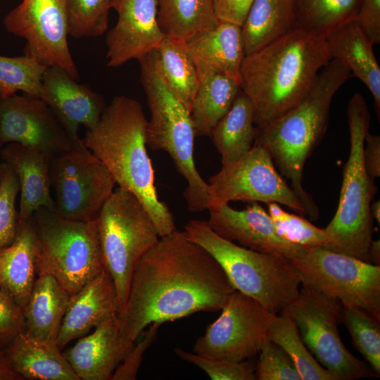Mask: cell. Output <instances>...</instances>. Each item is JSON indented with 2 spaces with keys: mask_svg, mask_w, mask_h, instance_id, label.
<instances>
[{
  "mask_svg": "<svg viewBox=\"0 0 380 380\" xmlns=\"http://www.w3.org/2000/svg\"><path fill=\"white\" fill-rule=\"evenodd\" d=\"M235 290L216 260L176 229L160 236L137 263L118 313L120 333L134 344L153 322L221 310Z\"/></svg>",
  "mask_w": 380,
  "mask_h": 380,
  "instance_id": "obj_1",
  "label": "cell"
},
{
  "mask_svg": "<svg viewBox=\"0 0 380 380\" xmlns=\"http://www.w3.org/2000/svg\"><path fill=\"white\" fill-rule=\"evenodd\" d=\"M331 59L325 37L297 27L246 56L241 89L253 103L256 127L300 103Z\"/></svg>",
  "mask_w": 380,
  "mask_h": 380,
  "instance_id": "obj_2",
  "label": "cell"
},
{
  "mask_svg": "<svg viewBox=\"0 0 380 380\" xmlns=\"http://www.w3.org/2000/svg\"><path fill=\"white\" fill-rule=\"evenodd\" d=\"M147 125L140 103L118 96L106 106L98 123L87 129L82 140L107 167L118 186L140 200L163 236L176 227L171 211L158 196L146 150Z\"/></svg>",
  "mask_w": 380,
  "mask_h": 380,
  "instance_id": "obj_3",
  "label": "cell"
},
{
  "mask_svg": "<svg viewBox=\"0 0 380 380\" xmlns=\"http://www.w3.org/2000/svg\"><path fill=\"white\" fill-rule=\"evenodd\" d=\"M351 76L345 64L331 59L319 71L300 103L267 125L258 127L254 144L268 151L312 220H317L319 213L312 197L303 186L305 164L326 132L336 92Z\"/></svg>",
  "mask_w": 380,
  "mask_h": 380,
  "instance_id": "obj_4",
  "label": "cell"
},
{
  "mask_svg": "<svg viewBox=\"0 0 380 380\" xmlns=\"http://www.w3.org/2000/svg\"><path fill=\"white\" fill-rule=\"evenodd\" d=\"M141 82L151 118L148 121L146 145L153 151H164L172 158L178 172L186 180L184 191L188 210L197 213L214 205L210 186L199 175L194 160L195 134L190 112L175 95L153 55L139 61Z\"/></svg>",
  "mask_w": 380,
  "mask_h": 380,
  "instance_id": "obj_5",
  "label": "cell"
},
{
  "mask_svg": "<svg viewBox=\"0 0 380 380\" xmlns=\"http://www.w3.org/2000/svg\"><path fill=\"white\" fill-rule=\"evenodd\" d=\"M349 155L343 169L338 205L334 217L324 228L331 240L327 249L370 262L374 220L370 205L377 191L367 173L362 158L365 138L369 132L370 114L360 93L350 99L347 108Z\"/></svg>",
  "mask_w": 380,
  "mask_h": 380,
  "instance_id": "obj_6",
  "label": "cell"
},
{
  "mask_svg": "<svg viewBox=\"0 0 380 380\" xmlns=\"http://www.w3.org/2000/svg\"><path fill=\"white\" fill-rule=\"evenodd\" d=\"M184 232L216 260L236 291L272 313L279 314L298 295L300 279L289 258L236 245L216 234L208 221L190 220Z\"/></svg>",
  "mask_w": 380,
  "mask_h": 380,
  "instance_id": "obj_7",
  "label": "cell"
},
{
  "mask_svg": "<svg viewBox=\"0 0 380 380\" xmlns=\"http://www.w3.org/2000/svg\"><path fill=\"white\" fill-rule=\"evenodd\" d=\"M96 222L102 259L113 281L119 313L137 263L160 236L140 200L120 186L103 205Z\"/></svg>",
  "mask_w": 380,
  "mask_h": 380,
  "instance_id": "obj_8",
  "label": "cell"
},
{
  "mask_svg": "<svg viewBox=\"0 0 380 380\" xmlns=\"http://www.w3.org/2000/svg\"><path fill=\"white\" fill-rule=\"evenodd\" d=\"M32 217L39 244L37 275L53 276L71 296L105 268L96 218L69 220L45 207Z\"/></svg>",
  "mask_w": 380,
  "mask_h": 380,
  "instance_id": "obj_9",
  "label": "cell"
},
{
  "mask_svg": "<svg viewBox=\"0 0 380 380\" xmlns=\"http://www.w3.org/2000/svg\"><path fill=\"white\" fill-rule=\"evenodd\" d=\"M297 297L285 308L317 361L337 380L379 377L344 346L339 332L343 305L334 297L301 284Z\"/></svg>",
  "mask_w": 380,
  "mask_h": 380,
  "instance_id": "obj_10",
  "label": "cell"
},
{
  "mask_svg": "<svg viewBox=\"0 0 380 380\" xmlns=\"http://www.w3.org/2000/svg\"><path fill=\"white\" fill-rule=\"evenodd\" d=\"M50 177L54 211L73 221L96 219L116 184L107 167L81 139L51 158Z\"/></svg>",
  "mask_w": 380,
  "mask_h": 380,
  "instance_id": "obj_11",
  "label": "cell"
},
{
  "mask_svg": "<svg viewBox=\"0 0 380 380\" xmlns=\"http://www.w3.org/2000/svg\"><path fill=\"white\" fill-rule=\"evenodd\" d=\"M291 261L301 284L380 319V265L322 247L307 248L303 258Z\"/></svg>",
  "mask_w": 380,
  "mask_h": 380,
  "instance_id": "obj_12",
  "label": "cell"
},
{
  "mask_svg": "<svg viewBox=\"0 0 380 380\" xmlns=\"http://www.w3.org/2000/svg\"><path fill=\"white\" fill-rule=\"evenodd\" d=\"M221 310L220 317L196 340L194 353L234 362L254 358L276 315L236 290Z\"/></svg>",
  "mask_w": 380,
  "mask_h": 380,
  "instance_id": "obj_13",
  "label": "cell"
},
{
  "mask_svg": "<svg viewBox=\"0 0 380 380\" xmlns=\"http://www.w3.org/2000/svg\"><path fill=\"white\" fill-rule=\"evenodd\" d=\"M4 24L8 32L25 39L24 54L79 80L68 44V0H22L6 15Z\"/></svg>",
  "mask_w": 380,
  "mask_h": 380,
  "instance_id": "obj_14",
  "label": "cell"
},
{
  "mask_svg": "<svg viewBox=\"0 0 380 380\" xmlns=\"http://www.w3.org/2000/svg\"><path fill=\"white\" fill-rule=\"evenodd\" d=\"M208 184L214 200L213 208L236 201L277 203L302 216L307 215L303 203L277 170L268 151L258 144H253L234 163L222 166Z\"/></svg>",
  "mask_w": 380,
  "mask_h": 380,
  "instance_id": "obj_15",
  "label": "cell"
},
{
  "mask_svg": "<svg viewBox=\"0 0 380 380\" xmlns=\"http://www.w3.org/2000/svg\"><path fill=\"white\" fill-rule=\"evenodd\" d=\"M72 137L40 98L22 93L0 101V141L15 143L50 158L70 148Z\"/></svg>",
  "mask_w": 380,
  "mask_h": 380,
  "instance_id": "obj_16",
  "label": "cell"
},
{
  "mask_svg": "<svg viewBox=\"0 0 380 380\" xmlns=\"http://www.w3.org/2000/svg\"><path fill=\"white\" fill-rule=\"evenodd\" d=\"M208 210L210 227L228 241L291 260H298L306 253L307 248L291 243L278 234L268 212L258 202H252L242 210L232 208L229 203L220 204Z\"/></svg>",
  "mask_w": 380,
  "mask_h": 380,
  "instance_id": "obj_17",
  "label": "cell"
},
{
  "mask_svg": "<svg viewBox=\"0 0 380 380\" xmlns=\"http://www.w3.org/2000/svg\"><path fill=\"white\" fill-rule=\"evenodd\" d=\"M118 15L107 33V65L118 68L156 50L165 37L158 20L157 0H113Z\"/></svg>",
  "mask_w": 380,
  "mask_h": 380,
  "instance_id": "obj_18",
  "label": "cell"
},
{
  "mask_svg": "<svg viewBox=\"0 0 380 380\" xmlns=\"http://www.w3.org/2000/svg\"><path fill=\"white\" fill-rule=\"evenodd\" d=\"M41 99L74 138H80L78 129L93 128L106 108L103 96L89 87L77 82L59 67H49L42 81Z\"/></svg>",
  "mask_w": 380,
  "mask_h": 380,
  "instance_id": "obj_19",
  "label": "cell"
},
{
  "mask_svg": "<svg viewBox=\"0 0 380 380\" xmlns=\"http://www.w3.org/2000/svg\"><path fill=\"white\" fill-rule=\"evenodd\" d=\"M134 344L123 338L117 314L63 354L80 380H110Z\"/></svg>",
  "mask_w": 380,
  "mask_h": 380,
  "instance_id": "obj_20",
  "label": "cell"
},
{
  "mask_svg": "<svg viewBox=\"0 0 380 380\" xmlns=\"http://www.w3.org/2000/svg\"><path fill=\"white\" fill-rule=\"evenodd\" d=\"M118 314L112 277L104 268L70 296L56 344L62 350L70 341Z\"/></svg>",
  "mask_w": 380,
  "mask_h": 380,
  "instance_id": "obj_21",
  "label": "cell"
},
{
  "mask_svg": "<svg viewBox=\"0 0 380 380\" xmlns=\"http://www.w3.org/2000/svg\"><path fill=\"white\" fill-rule=\"evenodd\" d=\"M1 158L18 179V222L30 218L42 207L54 210L55 203L50 191L49 157L18 144L9 143L1 148Z\"/></svg>",
  "mask_w": 380,
  "mask_h": 380,
  "instance_id": "obj_22",
  "label": "cell"
},
{
  "mask_svg": "<svg viewBox=\"0 0 380 380\" xmlns=\"http://www.w3.org/2000/svg\"><path fill=\"white\" fill-rule=\"evenodd\" d=\"M38 250L32 216L18 222L14 241L0 249V289L11 295L22 309L37 278Z\"/></svg>",
  "mask_w": 380,
  "mask_h": 380,
  "instance_id": "obj_23",
  "label": "cell"
},
{
  "mask_svg": "<svg viewBox=\"0 0 380 380\" xmlns=\"http://www.w3.org/2000/svg\"><path fill=\"white\" fill-rule=\"evenodd\" d=\"M329 56L345 64L352 75L367 87L374 99L375 112L380 116V68L372 44L355 20L338 28L326 38Z\"/></svg>",
  "mask_w": 380,
  "mask_h": 380,
  "instance_id": "obj_24",
  "label": "cell"
},
{
  "mask_svg": "<svg viewBox=\"0 0 380 380\" xmlns=\"http://www.w3.org/2000/svg\"><path fill=\"white\" fill-rule=\"evenodd\" d=\"M4 356L23 379L80 380L56 343L18 333L9 343Z\"/></svg>",
  "mask_w": 380,
  "mask_h": 380,
  "instance_id": "obj_25",
  "label": "cell"
},
{
  "mask_svg": "<svg viewBox=\"0 0 380 380\" xmlns=\"http://www.w3.org/2000/svg\"><path fill=\"white\" fill-rule=\"evenodd\" d=\"M70 296L53 276L37 275L23 308L24 332L33 338L56 343Z\"/></svg>",
  "mask_w": 380,
  "mask_h": 380,
  "instance_id": "obj_26",
  "label": "cell"
},
{
  "mask_svg": "<svg viewBox=\"0 0 380 380\" xmlns=\"http://www.w3.org/2000/svg\"><path fill=\"white\" fill-rule=\"evenodd\" d=\"M192 58L198 72V85L191 104V118L196 137L210 136L213 128L231 108L241 85L198 59Z\"/></svg>",
  "mask_w": 380,
  "mask_h": 380,
  "instance_id": "obj_27",
  "label": "cell"
},
{
  "mask_svg": "<svg viewBox=\"0 0 380 380\" xmlns=\"http://www.w3.org/2000/svg\"><path fill=\"white\" fill-rule=\"evenodd\" d=\"M192 58L232 78L241 85V71L246 56L241 27L219 21L214 28L185 44Z\"/></svg>",
  "mask_w": 380,
  "mask_h": 380,
  "instance_id": "obj_28",
  "label": "cell"
},
{
  "mask_svg": "<svg viewBox=\"0 0 380 380\" xmlns=\"http://www.w3.org/2000/svg\"><path fill=\"white\" fill-rule=\"evenodd\" d=\"M257 132L254 107L241 89L210 134L221 156L222 166L232 165L246 155L253 147Z\"/></svg>",
  "mask_w": 380,
  "mask_h": 380,
  "instance_id": "obj_29",
  "label": "cell"
},
{
  "mask_svg": "<svg viewBox=\"0 0 380 380\" xmlns=\"http://www.w3.org/2000/svg\"><path fill=\"white\" fill-rule=\"evenodd\" d=\"M296 0H255L241 27L246 56L296 28Z\"/></svg>",
  "mask_w": 380,
  "mask_h": 380,
  "instance_id": "obj_30",
  "label": "cell"
},
{
  "mask_svg": "<svg viewBox=\"0 0 380 380\" xmlns=\"http://www.w3.org/2000/svg\"><path fill=\"white\" fill-rule=\"evenodd\" d=\"M158 25L165 37L186 44L219 23L213 0H157Z\"/></svg>",
  "mask_w": 380,
  "mask_h": 380,
  "instance_id": "obj_31",
  "label": "cell"
},
{
  "mask_svg": "<svg viewBox=\"0 0 380 380\" xmlns=\"http://www.w3.org/2000/svg\"><path fill=\"white\" fill-rule=\"evenodd\" d=\"M156 51L167 84L190 112L198 85V76L185 44L165 37Z\"/></svg>",
  "mask_w": 380,
  "mask_h": 380,
  "instance_id": "obj_32",
  "label": "cell"
},
{
  "mask_svg": "<svg viewBox=\"0 0 380 380\" xmlns=\"http://www.w3.org/2000/svg\"><path fill=\"white\" fill-rule=\"evenodd\" d=\"M267 337L286 353L302 380H337L310 352L293 319L286 309L276 315L268 329Z\"/></svg>",
  "mask_w": 380,
  "mask_h": 380,
  "instance_id": "obj_33",
  "label": "cell"
},
{
  "mask_svg": "<svg viewBox=\"0 0 380 380\" xmlns=\"http://www.w3.org/2000/svg\"><path fill=\"white\" fill-rule=\"evenodd\" d=\"M359 0H296V27L327 37L355 20Z\"/></svg>",
  "mask_w": 380,
  "mask_h": 380,
  "instance_id": "obj_34",
  "label": "cell"
},
{
  "mask_svg": "<svg viewBox=\"0 0 380 380\" xmlns=\"http://www.w3.org/2000/svg\"><path fill=\"white\" fill-rule=\"evenodd\" d=\"M47 67L25 54L0 56V94L2 98L18 91L41 99L42 81Z\"/></svg>",
  "mask_w": 380,
  "mask_h": 380,
  "instance_id": "obj_35",
  "label": "cell"
},
{
  "mask_svg": "<svg viewBox=\"0 0 380 380\" xmlns=\"http://www.w3.org/2000/svg\"><path fill=\"white\" fill-rule=\"evenodd\" d=\"M341 322L347 327L357 350L380 375V319L354 306H343Z\"/></svg>",
  "mask_w": 380,
  "mask_h": 380,
  "instance_id": "obj_36",
  "label": "cell"
},
{
  "mask_svg": "<svg viewBox=\"0 0 380 380\" xmlns=\"http://www.w3.org/2000/svg\"><path fill=\"white\" fill-rule=\"evenodd\" d=\"M267 210L277 232L285 240L305 248H327L330 244L324 229L317 227L302 215L289 213L277 203H267Z\"/></svg>",
  "mask_w": 380,
  "mask_h": 380,
  "instance_id": "obj_37",
  "label": "cell"
},
{
  "mask_svg": "<svg viewBox=\"0 0 380 380\" xmlns=\"http://www.w3.org/2000/svg\"><path fill=\"white\" fill-rule=\"evenodd\" d=\"M113 0H68L69 35L94 37L107 31Z\"/></svg>",
  "mask_w": 380,
  "mask_h": 380,
  "instance_id": "obj_38",
  "label": "cell"
},
{
  "mask_svg": "<svg viewBox=\"0 0 380 380\" xmlns=\"http://www.w3.org/2000/svg\"><path fill=\"white\" fill-rule=\"evenodd\" d=\"M20 191L18 177L12 168L1 162L0 177V249L9 246L18 230V212L15 202Z\"/></svg>",
  "mask_w": 380,
  "mask_h": 380,
  "instance_id": "obj_39",
  "label": "cell"
},
{
  "mask_svg": "<svg viewBox=\"0 0 380 380\" xmlns=\"http://www.w3.org/2000/svg\"><path fill=\"white\" fill-rule=\"evenodd\" d=\"M175 354L182 360L203 370L213 380H255V362L253 358L241 362L210 358L180 348Z\"/></svg>",
  "mask_w": 380,
  "mask_h": 380,
  "instance_id": "obj_40",
  "label": "cell"
},
{
  "mask_svg": "<svg viewBox=\"0 0 380 380\" xmlns=\"http://www.w3.org/2000/svg\"><path fill=\"white\" fill-rule=\"evenodd\" d=\"M255 379L302 380L296 366L286 353L267 337L258 353Z\"/></svg>",
  "mask_w": 380,
  "mask_h": 380,
  "instance_id": "obj_41",
  "label": "cell"
},
{
  "mask_svg": "<svg viewBox=\"0 0 380 380\" xmlns=\"http://www.w3.org/2000/svg\"><path fill=\"white\" fill-rule=\"evenodd\" d=\"M161 324L153 322L148 326L140 341L134 344L118 366L110 380H134L143 360L144 355L157 337Z\"/></svg>",
  "mask_w": 380,
  "mask_h": 380,
  "instance_id": "obj_42",
  "label": "cell"
},
{
  "mask_svg": "<svg viewBox=\"0 0 380 380\" xmlns=\"http://www.w3.org/2000/svg\"><path fill=\"white\" fill-rule=\"evenodd\" d=\"M23 329L22 308L11 295L0 289V344L9 343Z\"/></svg>",
  "mask_w": 380,
  "mask_h": 380,
  "instance_id": "obj_43",
  "label": "cell"
},
{
  "mask_svg": "<svg viewBox=\"0 0 380 380\" xmlns=\"http://www.w3.org/2000/svg\"><path fill=\"white\" fill-rule=\"evenodd\" d=\"M355 21L372 45L380 43V0H359Z\"/></svg>",
  "mask_w": 380,
  "mask_h": 380,
  "instance_id": "obj_44",
  "label": "cell"
},
{
  "mask_svg": "<svg viewBox=\"0 0 380 380\" xmlns=\"http://www.w3.org/2000/svg\"><path fill=\"white\" fill-rule=\"evenodd\" d=\"M255 0H213L215 15L220 22L242 27Z\"/></svg>",
  "mask_w": 380,
  "mask_h": 380,
  "instance_id": "obj_45",
  "label": "cell"
},
{
  "mask_svg": "<svg viewBox=\"0 0 380 380\" xmlns=\"http://www.w3.org/2000/svg\"><path fill=\"white\" fill-rule=\"evenodd\" d=\"M363 163L367 175L374 180L380 177V137L367 134L362 151Z\"/></svg>",
  "mask_w": 380,
  "mask_h": 380,
  "instance_id": "obj_46",
  "label": "cell"
},
{
  "mask_svg": "<svg viewBox=\"0 0 380 380\" xmlns=\"http://www.w3.org/2000/svg\"><path fill=\"white\" fill-rule=\"evenodd\" d=\"M6 359L4 351L0 353V380H23Z\"/></svg>",
  "mask_w": 380,
  "mask_h": 380,
  "instance_id": "obj_47",
  "label": "cell"
},
{
  "mask_svg": "<svg viewBox=\"0 0 380 380\" xmlns=\"http://www.w3.org/2000/svg\"><path fill=\"white\" fill-rule=\"evenodd\" d=\"M369 257L371 263L380 265V241L372 240L369 248Z\"/></svg>",
  "mask_w": 380,
  "mask_h": 380,
  "instance_id": "obj_48",
  "label": "cell"
},
{
  "mask_svg": "<svg viewBox=\"0 0 380 380\" xmlns=\"http://www.w3.org/2000/svg\"><path fill=\"white\" fill-rule=\"evenodd\" d=\"M370 213L374 220H376L378 224H380V201H375L372 202L370 205Z\"/></svg>",
  "mask_w": 380,
  "mask_h": 380,
  "instance_id": "obj_49",
  "label": "cell"
},
{
  "mask_svg": "<svg viewBox=\"0 0 380 380\" xmlns=\"http://www.w3.org/2000/svg\"><path fill=\"white\" fill-rule=\"evenodd\" d=\"M2 146H3V144L0 141V158H1V150ZM1 163L0 161V177H1Z\"/></svg>",
  "mask_w": 380,
  "mask_h": 380,
  "instance_id": "obj_50",
  "label": "cell"
},
{
  "mask_svg": "<svg viewBox=\"0 0 380 380\" xmlns=\"http://www.w3.org/2000/svg\"><path fill=\"white\" fill-rule=\"evenodd\" d=\"M1 94H0V101H1Z\"/></svg>",
  "mask_w": 380,
  "mask_h": 380,
  "instance_id": "obj_51",
  "label": "cell"
},
{
  "mask_svg": "<svg viewBox=\"0 0 380 380\" xmlns=\"http://www.w3.org/2000/svg\"><path fill=\"white\" fill-rule=\"evenodd\" d=\"M1 353V350H0V353Z\"/></svg>",
  "mask_w": 380,
  "mask_h": 380,
  "instance_id": "obj_52",
  "label": "cell"
}]
</instances>
